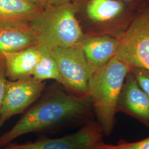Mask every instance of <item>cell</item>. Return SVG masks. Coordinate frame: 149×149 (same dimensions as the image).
<instances>
[{
  "instance_id": "ac0fdd59",
  "label": "cell",
  "mask_w": 149,
  "mask_h": 149,
  "mask_svg": "<svg viewBox=\"0 0 149 149\" xmlns=\"http://www.w3.org/2000/svg\"><path fill=\"white\" fill-rule=\"evenodd\" d=\"M74 0H48V5H58L68 3H72Z\"/></svg>"
},
{
  "instance_id": "3957f363",
  "label": "cell",
  "mask_w": 149,
  "mask_h": 149,
  "mask_svg": "<svg viewBox=\"0 0 149 149\" xmlns=\"http://www.w3.org/2000/svg\"><path fill=\"white\" fill-rule=\"evenodd\" d=\"M75 13L72 3L45 7L30 21L37 44L49 49L79 45L83 33Z\"/></svg>"
},
{
  "instance_id": "4fadbf2b",
  "label": "cell",
  "mask_w": 149,
  "mask_h": 149,
  "mask_svg": "<svg viewBox=\"0 0 149 149\" xmlns=\"http://www.w3.org/2000/svg\"><path fill=\"white\" fill-rule=\"evenodd\" d=\"M40 46V56L35 67L32 77L39 81L55 80L63 86L64 82L58 66L49 48Z\"/></svg>"
},
{
  "instance_id": "d6986e66",
  "label": "cell",
  "mask_w": 149,
  "mask_h": 149,
  "mask_svg": "<svg viewBox=\"0 0 149 149\" xmlns=\"http://www.w3.org/2000/svg\"><path fill=\"white\" fill-rule=\"evenodd\" d=\"M33 3L44 8L48 5V0H29Z\"/></svg>"
},
{
  "instance_id": "5bb4252c",
  "label": "cell",
  "mask_w": 149,
  "mask_h": 149,
  "mask_svg": "<svg viewBox=\"0 0 149 149\" xmlns=\"http://www.w3.org/2000/svg\"><path fill=\"white\" fill-rule=\"evenodd\" d=\"M123 8L122 3L115 0H91L87 6V13L94 21H106L118 15Z\"/></svg>"
},
{
  "instance_id": "7c38bea8",
  "label": "cell",
  "mask_w": 149,
  "mask_h": 149,
  "mask_svg": "<svg viewBox=\"0 0 149 149\" xmlns=\"http://www.w3.org/2000/svg\"><path fill=\"white\" fill-rule=\"evenodd\" d=\"M43 9L29 0H0V19L31 21Z\"/></svg>"
},
{
  "instance_id": "9a60e30c",
  "label": "cell",
  "mask_w": 149,
  "mask_h": 149,
  "mask_svg": "<svg viewBox=\"0 0 149 149\" xmlns=\"http://www.w3.org/2000/svg\"><path fill=\"white\" fill-rule=\"evenodd\" d=\"M107 149H149V136L136 142H128L120 140L116 145H109L104 143Z\"/></svg>"
},
{
  "instance_id": "ffe728a7",
  "label": "cell",
  "mask_w": 149,
  "mask_h": 149,
  "mask_svg": "<svg viewBox=\"0 0 149 149\" xmlns=\"http://www.w3.org/2000/svg\"><path fill=\"white\" fill-rule=\"evenodd\" d=\"M90 149H107L104 146V142L103 141H102L99 143L96 144L93 147H92Z\"/></svg>"
},
{
  "instance_id": "5b68a950",
  "label": "cell",
  "mask_w": 149,
  "mask_h": 149,
  "mask_svg": "<svg viewBox=\"0 0 149 149\" xmlns=\"http://www.w3.org/2000/svg\"><path fill=\"white\" fill-rule=\"evenodd\" d=\"M44 81L32 76L19 80H7L0 113V128L11 118L23 113L42 96Z\"/></svg>"
},
{
  "instance_id": "8992f818",
  "label": "cell",
  "mask_w": 149,
  "mask_h": 149,
  "mask_svg": "<svg viewBox=\"0 0 149 149\" xmlns=\"http://www.w3.org/2000/svg\"><path fill=\"white\" fill-rule=\"evenodd\" d=\"M104 136L96 120L86 124L74 133L56 138H42L18 144L12 142L1 149H90Z\"/></svg>"
},
{
  "instance_id": "6da1fadb",
  "label": "cell",
  "mask_w": 149,
  "mask_h": 149,
  "mask_svg": "<svg viewBox=\"0 0 149 149\" xmlns=\"http://www.w3.org/2000/svg\"><path fill=\"white\" fill-rule=\"evenodd\" d=\"M95 119L88 95L79 96L58 88L48 91L0 135V149L29 134L48 135L81 128Z\"/></svg>"
},
{
  "instance_id": "2e32d148",
  "label": "cell",
  "mask_w": 149,
  "mask_h": 149,
  "mask_svg": "<svg viewBox=\"0 0 149 149\" xmlns=\"http://www.w3.org/2000/svg\"><path fill=\"white\" fill-rule=\"evenodd\" d=\"M135 80L149 98V74L143 71L135 72Z\"/></svg>"
},
{
  "instance_id": "8fae6325",
  "label": "cell",
  "mask_w": 149,
  "mask_h": 149,
  "mask_svg": "<svg viewBox=\"0 0 149 149\" xmlns=\"http://www.w3.org/2000/svg\"><path fill=\"white\" fill-rule=\"evenodd\" d=\"M119 41L112 38L103 37L82 40L79 45L93 73L106 64L117 52Z\"/></svg>"
},
{
  "instance_id": "30bf717a",
  "label": "cell",
  "mask_w": 149,
  "mask_h": 149,
  "mask_svg": "<svg viewBox=\"0 0 149 149\" xmlns=\"http://www.w3.org/2000/svg\"><path fill=\"white\" fill-rule=\"evenodd\" d=\"M6 76L8 80H19L31 77L40 56L38 44L16 52L4 54Z\"/></svg>"
},
{
  "instance_id": "e0dca14e",
  "label": "cell",
  "mask_w": 149,
  "mask_h": 149,
  "mask_svg": "<svg viewBox=\"0 0 149 149\" xmlns=\"http://www.w3.org/2000/svg\"><path fill=\"white\" fill-rule=\"evenodd\" d=\"M6 76V68L5 60L3 56H0V113L1 108L4 92L5 90L6 83L7 81Z\"/></svg>"
},
{
  "instance_id": "ba28073f",
  "label": "cell",
  "mask_w": 149,
  "mask_h": 149,
  "mask_svg": "<svg viewBox=\"0 0 149 149\" xmlns=\"http://www.w3.org/2000/svg\"><path fill=\"white\" fill-rule=\"evenodd\" d=\"M117 111L134 118L149 129V98L131 75L128 76L123 86Z\"/></svg>"
},
{
  "instance_id": "44dd1931",
  "label": "cell",
  "mask_w": 149,
  "mask_h": 149,
  "mask_svg": "<svg viewBox=\"0 0 149 149\" xmlns=\"http://www.w3.org/2000/svg\"><path fill=\"white\" fill-rule=\"evenodd\" d=\"M127 1H129V0H127Z\"/></svg>"
},
{
  "instance_id": "7a4b0ae2",
  "label": "cell",
  "mask_w": 149,
  "mask_h": 149,
  "mask_svg": "<svg viewBox=\"0 0 149 149\" xmlns=\"http://www.w3.org/2000/svg\"><path fill=\"white\" fill-rule=\"evenodd\" d=\"M129 69V65L114 56L96 70L88 81V95L104 136L111 135L115 127L118 101Z\"/></svg>"
},
{
  "instance_id": "9c48e42d",
  "label": "cell",
  "mask_w": 149,
  "mask_h": 149,
  "mask_svg": "<svg viewBox=\"0 0 149 149\" xmlns=\"http://www.w3.org/2000/svg\"><path fill=\"white\" fill-rule=\"evenodd\" d=\"M36 44L30 21L0 19V56Z\"/></svg>"
},
{
  "instance_id": "52a82bcc",
  "label": "cell",
  "mask_w": 149,
  "mask_h": 149,
  "mask_svg": "<svg viewBox=\"0 0 149 149\" xmlns=\"http://www.w3.org/2000/svg\"><path fill=\"white\" fill-rule=\"evenodd\" d=\"M115 56L149 71V14L136 19L119 41Z\"/></svg>"
},
{
  "instance_id": "277c9868",
  "label": "cell",
  "mask_w": 149,
  "mask_h": 149,
  "mask_svg": "<svg viewBox=\"0 0 149 149\" xmlns=\"http://www.w3.org/2000/svg\"><path fill=\"white\" fill-rule=\"evenodd\" d=\"M59 68L63 87L74 95H88V84L92 72L80 45L50 49Z\"/></svg>"
}]
</instances>
